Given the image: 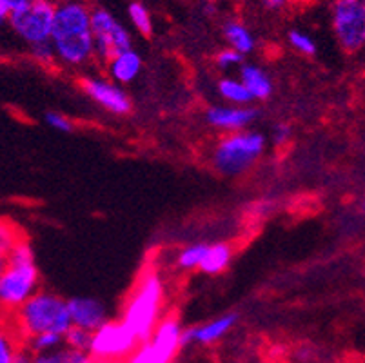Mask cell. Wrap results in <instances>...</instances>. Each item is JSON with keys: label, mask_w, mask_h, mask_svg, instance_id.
<instances>
[{"label": "cell", "mask_w": 365, "mask_h": 363, "mask_svg": "<svg viewBox=\"0 0 365 363\" xmlns=\"http://www.w3.org/2000/svg\"><path fill=\"white\" fill-rule=\"evenodd\" d=\"M49 44L56 62L68 68H82L95 58L91 6L86 0H61L55 4Z\"/></svg>", "instance_id": "6da1fadb"}, {"label": "cell", "mask_w": 365, "mask_h": 363, "mask_svg": "<svg viewBox=\"0 0 365 363\" xmlns=\"http://www.w3.org/2000/svg\"><path fill=\"white\" fill-rule=\"evenodd\" d=\"M11 315L13 331L24 342L42 332L64 336L71 327L68 302L51 291H36Z\"/></svg>", "instance_id": "7a4b0ae2"}, {"label": "cell", "mask_w": 365, "mask_h": 363, "mask_svg": "<svg viewBox=\"0 0 365 363\" xmlns=\"http://www.w3.org/2000/svg\"><path fill=\"white\" fill-rule=\"evenodd\" d=\"M164 307V282L155 269H144L129 295L122 311V322L135 334L138 344L151 338L162 318Z\"/></svg>", "instance_id": "3957f363"}, {"label": "cell", "mask_w": 365, "mask_h": 363, "mask_svg": "<svg viewBox=\"0 0 365 363\" xmlns=\"http://www.w3.org/2000/svg\"><path fill=\"white\" fill-rule=\"evenodd\" d=\"M36 291H41V271L31 244L22 238L11 249L8 264L0 272V311L11 315Z\"/></svg>", "instance_id": "277c9868"}, {"label": "cell", "mask_w": 365, "mask_h": 363, "mask_svg": "<svg viewBox=\"0 0 365 363\" xmlns=\"http://www.w3.org/2000/svg\"><path fill=\"white\" fill-rule=\"evenodd\" d=\"M265 145V135L255 129L227 133L215 144L211 151V165L218 175L237 178L255 168L264 155Z\"/></svg>", "instance_id": "5b68a950"}, {"label": "cell", "mask_w": 365, "mask_h": 363, "mask_svg": "<svg viewBox=\"0 0 365 363\" xmlns=\"http://www.w3.org/2000/svg\"><path fill=\"white\" fill-rule=\"evenodd\" d=\"M138 345L122 319H108L91 332L88 354L97 363H122Z\"/></svg>", "instance_id": "8992f818"}, {"label": "cell", "mask_w": 365, "mask_h": 363, "mask_svg": "<svg viewBox=\"0 0 365 363\" xmlns=\"http://www.w3.org/2000/svg\"><path fill=\"white\" fill-rule=\"evenodd\" d=\"M91 36L93 56L102 64L133 48L128 28L104 8H91Z\"/></svg>", "instance_id": "52a82bcc"}, {"label": "cell", "mask_w": 365, "mask_h": 363, "mask_svg": "<svg viewBox=\"0 0 365 363\" xmlns=\"http://www.w3.org/2000/svg\"><path fill=\"white\" fill-rule=\"evenodd\" d=\"M331 22L338 44L345 53L354 55L365 46V2L364 0H334Z\"/></svg>", "instance_id": "ba28073f"}, {"label": "cell", "mask_w": 365, "mask_h": 363, "mask_svg": "<svg viewBox=\"0 0 365 363\" xmlns=\"http://www.w3.org/2000/svg\"><path fill=\"white\" fill-rule=\"evenodd\" d=\"M53 15L55 4L51 0H28L21 9L9 15L8 24L26 44H44L51 36Z\"/></svg>", "instance_id": "9c48e42d"}, {"label": "cell", "mask_w": 365, "mask_h": 363, "mask_svg": "<svg viewBox=\"0 0 365 363\" xmlns=\"http://www.w3.org/2000/svg\"><path fill=\"white\" fill-rule=\"evenodd\" d=\"M82 93L111 115L124 116L133 109V102L122 86L102 76H82L78 80Z\"/></svg>", "instance_id": "30bf717a"}, {"label": "cell", "mask_w": 365, "mask_h": 363, "mask_svg": "<svg viewBox=\"0 0 365 363\" xmlns=\"http://www.w3.org/2000/svg\"><path fill=\"white\" fill-rule=\"evenodd\" d=\"M258 118V109L253 106H211L205 109V122L222 133H237L249 129Z\"/></svg>", "instance_id": "8fae6325"}, {"label": "cell", "mask_w": 365, "mask_h": 363, "mask_svg": "<svg viewBox=\"0 0 365 363\" xmlns=\"http://www.w3.org/2000/svg\"><path fill=\"white\" fill-rule=\"evenodd\" d=\"M238 322L237 312H227L215 319H209L205 324L195 325L182 331V349L187 345H202V347H209V345L217 344L224 338L225 334L233 331V327Z\"/></svg>", "instance_id": "7c38bea8"}, {"label": "cell", "mask_w": 365, "mask_h": 363, "mask_svg": "<svg viewBox=\"0 0 365 363\" xmlns=\"http://www.w3.org/2000/svg\"><path fill=\"white\" fill-rule=\"evenodd\" d=\"M66 302H68L69 319L75 327L93 332L109 319L106 305L95 296H73Z\"/></svg>", "instance_id": "4fadbf2b"}, {"label": "cell", "mask_w": 365, "mask_h": 363, "mask_svg": "<svg viewBox=\"0 0 365 363\" xmlns=\"http://www.w3.org/2000/svg\"><path fill=\"white\" fill-rule=\"evenodd\" d=\"M182 331H184V327H182L180 319L177 316H162L160 322L155 327V331H153L149 342L165 358L175 363L178 352L182 351Z\"/></svg>", "instance_id": "5bb4252c"}, {"label": "cell", "mask_w": 365, "mask_h": 363, "mask_svg": "<svg viewBox=\"0 0 365 363\" xmlns=\"http://www.w3.org/2000/svg\"><path fill=\"white\" fill-rule=\"evenodd\" d=\"M142 56L140 53L135 49H128L124 53H118L117 56H113L109 60L106 68H108V75L111 82L115 84H131L133 80L137 78L142 71Z\"/></svg>", "instance_id": "9a60e30c"}, {"label": "cell", "mask_w": 365, "mask_h": 363, "mask_svg": "<svg viewBox=\"0 0 365 363\" xmlns=\"http://www.w3.org/2000/svg\"><path fill=\"white\" fill-rule=\"evenodd\" d=\"M242 84L245 86V89L249 91L253 102H264V100H269L273 96L274 86L273 80L260 66L257 64H242L240 66V75H238Z\"/></svg>", "instance_id": "2e32d148"}, {"label": "cell", "mask_w": 365, "mask_h": 363, "mask_svg": "<svg viewBox=\"0 0 365 363\" xmlns=\"http://www.w3.org/2000/svg\"><path fill=\"white\" fill-rule=\"evenodd\" d=\"M231 260H233V247L225 242H218V244H211L205 247V255L198 269L204 275L217 276L229 267Z\"/></svg>", "instance_id": "e0dca14e"}, {"label": "cell", "mask_w": 365, "mask_h": 363, "mask_svg": "<svg viewBox=\"0 0 365 363\" xmlns=\"http://www.w3.org/2000/svg\"><path fill=\"white\" fill-rule=\"evenodd\" d=\"M224 39L229 44V49L240 53L242 56H247L249 53H253L257 49V39L253 36V33L237 20L225 22Z\"/></svg>", "instance_id": "ac0fdd59"}, {"label": "cell", "mask_w": 365, "mask_h": 363, "mask_svg": "<svg viewBox=\"0 0 365 363\" xmlns=\"http://www.w3.org/2000/svg\"><path fill=\"white\" fill-rule=\"evenodd\" d=\"M218 95L227 102V106L253 104V98L238 76H224V78L218 80Z\"/></svg>", "instance_id": "d6986e66"}, {"label": "cell", "mask_w": 365, "mask_h": 363, "mask_svg": "<svg viewBox=\"0 0 365 363\" xmlns=\"http://www.w3.org/2000/svg\"><path fill=\"white\" fill-rule=\"evenodd\" d=\"M24 238V232L11 220L0 218V272L4 271L8 264V256L11 249Z\"/></svg>", "instance_id": "ffe728a7"}, {"label": "cell", "mask_w": 365, "mask_h": 363, "mask_svg": "<svg viewBox=\"0 0 365 363\" xmlns=\"http://www.w3.org/2000/svg\"><path fill=\"white\" fill-rule=\"evenodd\" d=\"M33 363H97L88 352L69 351L68 347H58L53 351L41 352V354H31Z\"/></svg>", "instance_id": "44dd1931"}, {"label": "cell", "mask_w": 365, "mask_h": 363, "mask_svg": "<svg viewBox=\"0 0 365 363\" xmlns=\"http://www.w3.org/2000/svg\"><path fill=\"white\" fill-rule=\"evenodd\" d=\"M128 15L129 20H131V24L135 26L140 35L144 36H151L153 33V20H151V13H149L148 6L140 0H133L131 4L128 6Z\"/></svg>", "instance_id": "7402d4cb"}, {"label": "cell", "mask_w": 365, "mask_h": 363, "mask_svg": "<svg viewBox=\"0 0 365 363\" xmlns=\"http://www.w3.org/2000/svg\"><path fill=\"white\" fill-rule=\"evenodd\" d=\"M21 338L16 336L13 327L0 324V363H13L16 352L21 351Z\"/></svg>", "instance_id": "603a6c76"}, {"label": "cell", "mask_w": 365, "mask_h": 363, "mask_svg": "<svg viewBox=\"0 0 365 363\" xmlns=\"http://www.w3.org/2000/svg\"><path fill=\"white\" fill-rule=\"evenodd\" d=\"M122 363H173L171 359L165 358L160 351H158L155 345L145 339L142 344H138L135 347V351L128 356Z\"/></svg>", "instance_id": "cb8c5ba5"}, {"label": "cell", "mask_w": 365, "mask_h": 363, "mask_svg": "<svg viewBox=\"0 0 365 363\" xmlns=\"http://www.w3.org/2000/svg\"><path fill=\"white\" fill-rule=\"evenodd\" d=\"M26 351L31 352V354H41V352L53 351V349H58L64 345V339L62 334H55V332H42V334H36L33 338L26 339Z\"/></svg>", "instance_id": "d4e9b609"}, {"label": "cell", "mask_w": 365, "mask_h": 363, "mask_svg": "<svg viewBox=\"0 0 365 363\" xmlns=\"http://www.w3.org/2000/svg\"><path fill=\"white\" fill-rule=\"evenodd\" d=\"M205 247L207 244H193L182 249L177 256V265L182 271H191V269H198L202 258L205 255Z\"/></svg>", "instance_id": "484cf974"}, {"label": "cell", "mask_w": 365, "mask_h": 363, "mask_svg": "<svg viewBox=\"0 0 365 363\" xmlns=\"http://www.w3.org/2000/svg\"><path fill=\"white\" fill-rule=\"evenodd\" d=\"M287 42H289L291 48L297 53H300V55L314 56L318 51L317 42H314L313 36H311L309 33L302 31V29H291V31L287 33Z\"/></svg>", "instance_id": "4316f807"}, {"label": "cell", "mask_w": 365, "mask_h": 363, "mask_svg": "<svg viewBox=\"0 0 365 363\" xmlns=\"http://www.w3.org/2000/svg\"><path fill=\"white\" fill-rule=\"evenodd\" d=\"M62 339H64V347H68L69 351L88 352L89 342H91V332L86 331V329L71 325V327L64 332Z\"/></svg>", "instance_id": "83f0119b"}, {"label": "cell", "mask_w": 365, "mask_h": 363, "mask_svg": "<svg viewBox=\"0 0 365 363\" xmlns=\"http://www.w3.org/2000/svg\"><path fill=\"white\" fill-rule=\"evenodd\" d=\"M44 122L48 128H51L53 131L58 133H71L73 129H75V124H73V120L69 118V116L56 111H46Z\"/></svg>", "instance_id": "f1b7e54d"}, {"label": "cell", "mask_w": 365, "mask_h": 363, "mask_svg": "<svg viewBox=\"0 0 365 363\" xmlns=\"http://www.w3.org/2000/svg\"><path fill=\"white\" fill-rule=\"evenodd\" d=\"M244 58L245 56H242L240 53L225 48L217 55V66L218 69H222V71H231V69L240 68V66L244 64Z\"/></svg>", "instance_id": "f546056e"}, {"label": "cell", "mask_w": 365, "mask_h": 363, "mask_svg": "<svg viewBox=\"0 0 365 363\" xmlns=\"http://www.w3.org/2000/svg\"><path fill=\"white\" fill-rule=\"evenodd\" d=\"M31 49V56L42 66H51L55 60V53H53V48L49 42H44V44H36V46H29Z\"/></svg>", "instance_id": "4dcf8cb0"}, {"label": "cell", "mask_w": 365, "mask_h": 363, "mask_svg": "<svg viewBox=\"0 0 365 363\" xmlns=\"http://www.w3.org/2000/svg\"><path fill=\"white\" fill-rule=\"evenodd\" d=\"M28 0H0V24H6L9 15L16 9H21Z\"/></svg>", "instance_id": "1f68e13d"}, {"label": "cell", "mask_w": 365, "mask_h": 363, "mask_svg": "<svg viewBox=\"0 0 365 363\" xmlns=\"http://www.w3.org/2000/svg\"><path fill=\"white\" fill-rule=\"evenodd\" d=\"M291 138V128L287 124H277L274 126L273 133H271V142H273L274 145H284L287 140Z\"/></svg>", "instance_id": "d6a6232c"}, {"label": "cell", "mask_w": 365, "mask_h": 363, "mask_svg": "<svg viewBox=\"0 0 365 363\" xmlns=\"http://www.w3.org/2000/svg\"><path fill=\"white\" fill-rule=\"evenodd\" d=\"M287 2H289V0H262V4H264L267 9H273V11L282 9Z\"/></svg>", "instance_id": "836d02e7"}, {"label": "cell", "mask_w": 365, "mask_h": 363, "mask_svg": "<svg viewBox=\"0 0 365 363\" xmlns=\"http://www.w3.org/2000/svg\"><path fill=\"white\" fill-rule=\"evenodd\" d=\"M13 363H33L31 362V352H28L24 347H22L21 351L16 352L15 362H13Z\"/></svg>", "instance_id": "e575fe53"}, {"label": "cell", "mask_w": 365, "mask_h": 363, "mask_svg": "<svg viewBox=\"0 0 365 363\" xmlns=\"http://www.w3.org/2000/svg\"><path fill=\"white\" fill-rule=\"evenodd\" d=\"M204 2H207V4L211 6V2H213V0H204Z\"/></svg>", "instance_id": "d590c367"}]
</instances>
